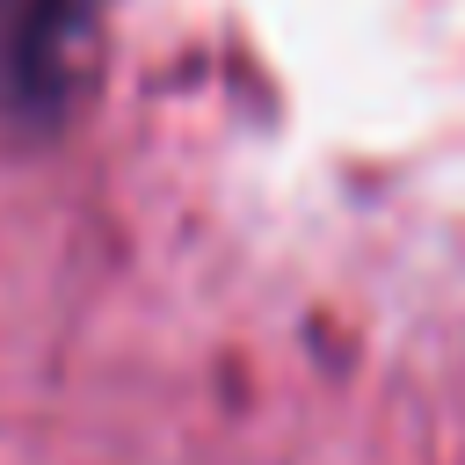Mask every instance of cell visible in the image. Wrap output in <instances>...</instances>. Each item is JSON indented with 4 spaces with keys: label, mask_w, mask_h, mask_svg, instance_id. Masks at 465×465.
<instances>
[{
    "label": "cell",
    "mask_w": 465,
    "mask_h": 465,
    "mask_svg": "<svg viewBox=\"0 0 465 465\" xmlns=\"http://www.w3.org/2000/svg\"><path fill=\"white\" fill-rule=\"evenodd\" d=\"M109 0H0V116L22 131H51L73 116Z\"/></svg>",
    "instance_id": "1"
}]
</instances>
